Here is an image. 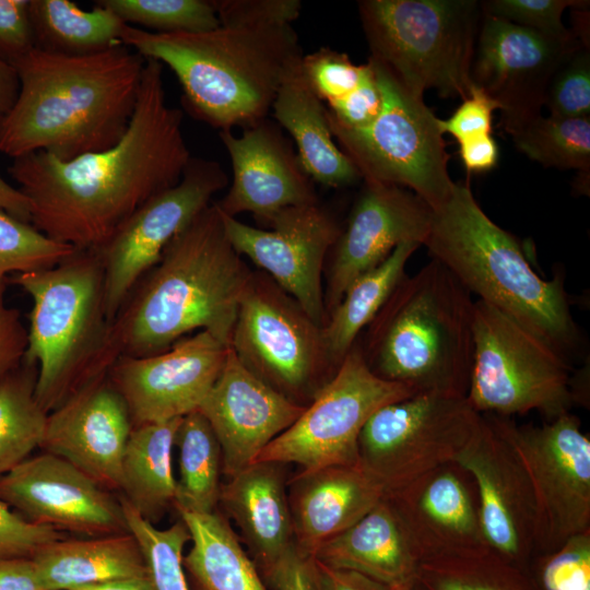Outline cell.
Listing matches in <instances>:
<instances>
[{
    "instance_id": "obj_1",
    "label": "cell",
    "mask_w": 590,
    "mask_h": 590,
    "mask_svg": "<svg viewBox=\"0 0 590 590\" xmlns=\"http://www.w3.org/2000/svg\"><path fill=\"white\" fill-rule=\"evenodd\" d=\"M163 67L145 59L130 125L111 148L70 161L45 152L12 158L8 173L39 232L76 249H98L139 206L180 180L192 156L182 110L166 98Z\"/></svg>"
},
{
    "instance_id": "obj_2",
    "label": "cell",
    "mask_w": 590,
    "mask_h": 590,
    "mask_svg": "<svg viewBox=\"0 0 590 590\" xmlns=\"http://www.w3.org/2000/svg\"><path fill=\"white\" fill-rule=\"evenodd\" d=\"M144 64L123 44L84 56L33 48L12 63L20 87L0 116V153L70 161L111 148L130 125Z\"/></svg>"
},
{
    "instance_id": "obj_3",
    "label": "cell",
    "mask_w": 590,
    "mask_h": 590,
    "mask_svg": "<svg viewBox=\"0 0 590 590\" xmlns=\"http://www.w3.org/2000/svg\"><path fill=\"white\" fill-rule=\"evenodd\" d=\"M252 272L212 202L169 241L123 300L111 322L119 356L161 353L196 330L229 346Z\"/></svg>"
},
{
    "instance_id": "obj_4",
    "label": "cell",
    "mask_w": 590,
    "mask_h": 590,
    "mask_svg": "<svg viewBox=\"0 0 590 590\" xmlns=\"http://www.w3.org/2000/svg\"><path fill=\"white\" fill-rule=\"evenodd\" d=\"M120 42L167 66L181 86L186 110L220 131L268 118L284 76L304 55L292 25L220 24L166 34L126 25Z\"/></svg>"
},
{
    "instance_id": "obj_5",
    "label": "cell",
    "mask_w": 590,
    "mask_h": 590,
    "mask_svg": "<svg viewBox=\"0 0 590 590\" xmlns=\"http://www.w3.org/2000/svg\"><path fill=\"white\" fill-rule=\"evenodd\" d=\"M470 292L438 260L404 274L357 340L378 377L420 392L467 396L473 364Z\"/></svg>"
},
{
    "instance_id": "obj_6",
    "label": "cell",
    "mask_w": 590,
    "mask_h": 590,
    "mask_svg": "<svg viewBox=\"0 0 590 590\" xmlns=\"http://www.w3.org/2000/svg\"><path fill=\"white\" fill-rule=\"evenodd\" d=\"M470 292L511 316L565 356L579 344L563 276L544 280L519 241L482 210L467 182H455L448 199L432 210L424 241Z\"/></svg>"
},
{
    "instance_id": "obj_7",
    "label": "cell",
    "mask_w": 590,
    "mask_h": 590,
    "mask_svg": "<svg viewBox=\"0 0 590 590\" xmlns=\"http://www.w3.org/2000/svg\"><path fill=\"white\" fill-rule=\"evenodd\" d=\"M32 298L24 361L37 368L35 396L51 412L107 374L119 357L97 250L75 249L59 263L12 279Z\"/></svg>"
},
{
    "instance_id": "obj_8",
    "label": "cell",
    "mask_w": 590,
    "mask_h": 590,
    "mask_svg": "<svg viewBox=\"0 0 590 590\" xmlns=\"http://www.w3.org/2000/svg\"><path fill=\"white\" fill-rule=\"evenodd\" d=\"M357 7L369 59L417 96L435 88L441 97L468 98L481 1L363 0Z\"/></svg>"
},
{
    "instance_id": "obj_9",
    "label": "cell",
    "mask_w": 590,
    "mask_h": 590,
    "mask_svg": "<svg viewBox=\"0 0 590 590\" xmlns=\"http://www.w3.org/2000/svg\"><path fill=\"white\" fill-rule=\"evenodd\" d=\"M473 364L467 398L479 413L536 411L548 421L577 402L566 356L500 309L473 305Z\"/></svg>"
},
{
    "instance_id": "obj_10",
    "label": "cell",
    "mask_w": 590,
    "mask_h": 590,
    "mask_svg": "<svg viewBox=\"0 0 590 590\" xmlns=\"http://www.w3.org/2000/svg\"><path fill=\"white\" fill-rule=\"evenodd\" d=\"M368 62L381 93L380 111L365 127L346 128L327 110L333 138L363 180L405 188L434 210L448 199L455 185L439 118L386 67L369 58Z\"/></svg>"
},
{
    "instance_id": "obj_11",
    "label": "cell",
    "mask_w": 590,
    "mask_h": 590,
    "mask_svg": "<svg viewBox=\"0 0 590 590\" xmlns=\"http://www.w3.org/2000/svg\"><path fill=\"white\" fill-rule=\"evenodd\" d=\"M229 347L255 376L302 406L338 370L322 327L262 271L252 272L246 287Z\"/></svg>"
},
{
    "instance_id": "obj_12",
    "label": "cell",
    "mask_w": 590,
    "mask_h": 590,
    "mask_svg": "<svg viewBox=\"0 0 590 590\" xmlns=\"http://www.w3.org/2000/svg\"><path fill=\"white\" fill-rule=\"evenodd\" d=\"M481 421L467 396L415 393L368 418L358 437V461L388 495L455 462Z\"/></svg>"
},
{
    "instance_id": "obj_13",
    "label": "cell",
    "mask_w": 590,
    "mask_h": 590,
    "mask_svg": "<svg viewBox=\"0 0 590 590\" xmlns=\"http://www.w3.org/2000/svg\"><path fill=\"white\" fill-rule=\"evenodd\" d=\"M415 393L406 385L376 376L356 342L300 416L256 461L295 463L303 471L357 463L358 437L368 418L381 406Z\"/></svg>"
},
{
    "instance_id": "obj_14",
    "label": "cell",
    "mask_w": 590,
    "mask_h": 590,
    "mask_svg": "<svg viewBox=\"0 0 590 590\" xmlns=\"http://www.w3.org/2000/svg\"><path fill=\"white\" fill-rule=\"evenodd\" d=\"M521 461L535 505V553L590 530V439L570 412L541 426L491 415ZM533 557V558H534Z\"/></svg>"
},
{
    "instance_id": "obj_15",
    "label": "cell",
    "mask_w": 590,
    "mask_h": 590,
    "mask_svg": "<svg viewBox=\"0 0 590 590\" xmlns=\"http://www.w3.org/2000/svg\"><path fill=\"white\" fill-rule=\"evenodd\" d=\"M228 184L222 166L191 157L180 180L139 206L97 250L105 280L107 316L113 322L137 282L158 261L169 241Z\"/></svg>"
},
{
    "instance_id": "obj_16",
    "label": "cell",
    "mask_w": 590,
    "mask_h": 590,
    "mask_svg": "<svg viewBox=\"0 0 590 590\" xmlns=\"http://www.w3.org/2000/svg\"><path fill=\"white\" fill-rule=\"evenodd\" d=\"M220 213L235 250L249 258L323 327L327 311L322 271L342 232L335 217L319 202L285 208L263 227Z\"/></svg>"
},
{
    "instance_id": "obj_17",
    "label": "cell",
    "mask_w": 590,
    "mask_h": 590,
    "mask_svg": "<svg viewBox=\"0 0 590 590\" xmlns=\"http://www.w3.org/2000/svg\"><path fill=\"white\" fill-rule=\"evenodd\" d=\"M581 45L576 36L554 37L483 13L471 83L498 104L499 126L510 134L541 115L552 75Z\"/></svg>"
},
{
    "instance_id": "obj_18",
    "label": "cell",
    "mask_w": 590,
    "mask_h": 590,
    "mask_svg": "<svg viewBox=\"0 0 590 590\" xmlns=\"http://www.w3.org/2000/svg\"><path fill=\"white\" fill-rule=\"evenodd\" d=\"M228 349L209 332L199 331L161 353L119 356L108 378L123 399L133 427L167 422L199 410Z\"/></svg>"
},
{
    "instance_id": "obj_19",
    "label": "cell",
    "mask_w": 590,
    "mask_h": 590,
    "mask_svg": "<svg viewBox=\"0 0 590 590\" xmlns=\"http://www.w3.org/2000/svg\"><path fill=\"white\" fill-rule=\"evenodd\" d=\"M475 485L487 545L530 570L535 553V505L528 474L492 416L457 456Z\"/></svg>"
},
{
    "instance_id": "obj_20",
    "label": "cell",
    "mask_w": 590,
    "mask_h": 590,
    "mask_svg": "<svg viewBox=\"0 0 590 590\" xmlns=\"http://www.w3.org/2000/svg\"><path fill=\"white\" fill-rule=\"evenodd\" d=\"M0 500L26 520L91 536L129 532L120 500L49 452L0 476Z\"/></svg>"
},
{
    "instance_id": "obj_21",
    "label": "cell",
    "mask_w": 590,
    "mask_h": 590,
    "mask_svg": "<svg viewBox=\"0 0 590 590\" xmlns=\"http://www.w3.org/2000/svg\"><path fill=\"white\" fill-rule=\"evenodd\" d=\"M363 181L346 227L331 249L323 290L327 317L357 278L402 243L424 245L429 232L432 209L420 197L400 186Z\"/></svg>"
},
{
    "instance_id": "obj_22",
    "label": "cell",
    "mask_w": 590,
    "mask_h": 590,
    "mask_svg": "<svg viewBox=\"0 0 590 590\" xmlns=\"http://www.w3.org/2000/svg\"><path fill=\"white\" fill-rule=\"evenodd\" d=\"M233 170L232 185L217 202L225 215L249 212L262 226L279 211L319 202L315 182L281 127L266 118L243 129L219 132Z\"/></svg>"
},
{
    "instance_id": "obj_23",
    "label": "cell",
    "mask_w": 590,
    "mask_h": 590,
    "mask_svg": "<svg viewBox=\"0 0 590 590\" xmlns=\"http://www.w3.org/2000/svg\"><path fill=\"white\" fill-rule=\"evenodd\" d=\"M132 428L127 405L107 373L81 386L48 413L40 447L105 489H119L122 456Z\"/></svg>"
},
{
    "instance_id": "obj_24",
    "label": "cell",
    "mask_w": 590,
    "mask_h": 590,
    "mask_svg": "<svg viewBox=\"0 0 590 590\" xmlns=\"http://www.w3.org/2000/svg\"><path fill=\"white\" fill-rule=\"evenodd\" d=\"M305 408L266 385L229 347L225 364L198 411L220 442L223 474L229 477L253 463Z\"/></svg>"
},
{
    "instance_id": "obj_25",
    "label": "cell",
    "mask_w": 590,
    "mask_h": 590,
    "mask_svg": "<svg viewBox=\"0 0 590 590\" xmlns=\"http://www.w3.org/2000/svg\"><path fill=\"white\" fill-rule=\"evenodd\" d=\"M421 558L488 546L470 474L458 463L440 465L386 495Z\"/></svg>"
},
{
    "instance_id": "obj_26",
    "label": "cell",
    "mask_w": 590,
    "mask_h": 590,
    "mask_svg": "<svg viewBox=\"0 0 590 590\" xmlns=\"http://www.w3.org/2000/svg\"><path fill=\"white\" fill-rule=\"evenodd\" d=\"M287 496L297 550L312 557L385 496L381 483L359 462L303 471L288 479Z\"/></svg>"
},
{
    "instance_id": "obj_27",
    "label": "cell",
    "mask_w": 590,
    "mask_h": 590,
    "mask_svg": "<svg viewBox=\"0 0 590 590\" xmlns=\"http://www.w3.org/2000/svg\"><path fill=\"white\" fill-rule=\"evenodd\" d=\"M286 467L256 461L221 484L217 509L234 522L259 571L296 546Z\"/></svg>"
},
{
    "instance_id": "obj_28",
    "label": "cell",
    "mask_w": 590,
    "mask_h": 590,
    "mask_svg": "<svg viewBox=\"0 0 590 590\" xmlns=\"http://www.w3.org/2000/svg\"><path fill=\"white\" fill-rule=\"evenodd\" d=\"M397 590L416 585L421 558L391 502L385 496L353 526L326 541L312 556Z\"/></svg>"
},
{
    "instance_id": "obj_29",
    "label": "cell",
    "mask_w": 590,
    "mask_h": 590,
    "mask_svg": "<svg viewBox=\"0 0 590 590\" xmlns=\"http://www.w3.org/2000/svg\"><path fill=\"white\" fill-rule=\"evenodd\" d=\"M271 110L276 123L294 140L298 158L314 182L338 189L362 179L333 138L327 108L310 87L302 58L284 76Z\"/></svg>"
},
{
    "instance_id": "obj_30",
    "label": "cell",
    "mask_w": 590,
    "mask_h": 590,
    "mask_svg": "<svg viewBox=\"0 0 590 590\" xmlns=\"http://www.w3.org/2000/svg\"><path fill=\"white\" fill-rule=\"evenodd\" d=\"M44 590H72L121 578H145L146 565L130 533L57 540L32 557Z\"/></svg>"
},
{
    "instance_id": "obj_31",
    "label": "cell",
    "mask_w": 590,
    "mask_h": 590,
    "mask_svg": "<svg viewBox=\"0 0 590 590\" xmlns=\"http://www.w3.org/2000/svg\"><path fill=\"white\" fill-rule=\"evenodd\" d=\"M191 546L182 557L189 590H268L228 519L211 514L178 510Z\"/></svg>"
},
{
    "instance_id": "obj_32",
    "label": "cell",
    "mask_w": 590,
    "mask_h": 590,
    "mask_svg": "<svg viewBox=\"0 0 590 590\" xmlns=\"http://www.w3.org/2000/svg\"><path fill=\"white\" fill-rule=\"evenodd\" d=\"M181 418L133 427L123 451L119 491L153 524L175 504L172 452Z\"/></svg>"
},
{
    "instance_id": "obj_33",
    "label": "cell",
    "mask_w": 590,
    "mask_h": 590,
    "mask_svg": "<svg viewBox=\"0 0 590 590\" xmlns=\"http://www.w3.org/2000/svg\"><path fill=\"white\" fill-rule=\"evenodd\" d=\"M35 48L59 55L84 56L121 44L126 27L115 13L95 2L83 10L69 0H30Z\"/></svg>"
},
{
    "instance_id": "obj_34",
    "label": "cell",
    "mask_w": 590,
    "mask_h": 590,
    "mask_svg": "<svg viewBox=\"0 0 590 590\" xmlns=\"http://www.w3.org/2000/svg\"><path fill=\"white\" fill-rule=\"evenodd\" d=\"M420 246L413 241L398 245L379 266L357 278L328 315L322 334L328 355L337 367L405 274V264Z\"/></svg>"
},
{
    "instance_id": "obj_35",
    "label": "cell",
    "mask_w": 590,
    "mask_h": 590,
    "mask_svg": "<svg viewBox=\"0 0 590 590\" xmlns=\"http://www.w3.org/2000/svg\"><path fill=\"white\" fill-rule=\"evenodd\" d=\"M179 479L174 508L211 514L219 508L223 460L220 442L206 421L194 411L180 421L175 436Z\"/></svg>"
},
{
    "instance_id": "obj_36",
    "label": "cell",
    "mask_w": 590,
    "mask_h": 590,
    "mask_svg": "<svg viewBox=\"0 0 590 590\" xmlns=\"http://www.w3.org/2000/svg\"><path fill=\"white\" fill-rule=\"evenodd\" d=\"M416 583L422 590H540L530 570L489 546L422 560Z\"/></svg>"
},
{
    "instance_id": "obj_37",
    "label": "cell",
    "mask_w": 590,
    "mask_h": 590,
    "mask_svg": "<svg viewBox=\"0 0 590 590\" xmlns=\"http://www.w3.org/2000/svg\"><path fill=\"white\" fill-rule=\"evenodd\" d=\"M36 366L23 361L0 382V476L43 444L48 413L36 399Z\"/></svg>"
},
{
    "instance_id": "obj_38",
    "label": "cell",
    "mask_w": 590,
    "mask_h": 590,
    "mask_svg": "<svg viewBox=\"0 0 590 590\" xmlns=\"http://www.w3.org/2000/svg\"><path fill=\"white\" fill-rule=\"evenodd\" d=\"M516 148L545 167L590 170V117H542L510 133Z\"/></svg>"
},
{
    "instance_id": "obj_39",
    "label": "cell",
    "mask_w": 590,
    "mask_h": 590,
    "mask_svg": "<svg viewBox=\"0 0 590 590\" xmlns=\"http://www.w3.org/2000/svg\"><path fill=\"white\" fill-rule=\"evenodd\" d=\"M129 532L138 541L146 565L151 590H189L182 566L185 545L191 540L179 518L166 529H157L127 500L119 498Z\"/></svg>"
},
{
    "instance_id": "obj_40",
    "label": "cell",
    "mask_w": 590,
    "mask_h": 590,
    "mask_svg": "<svg viewBox=\"0 0 590 590\" xmlns=\"http://www.w3.org/2000/svg\"><path fill=\"white\" fill-rule=\"evenodd\" d=\"M130 26L153 33H196L220 26L208 0H97ZM143 28V30H144Z\"/></svg>"
},
{
    "instance_id": "obj_41",
    "label": "cell",
    "mask_w": 590,
    "mask_h": 590,
    "mask_svg": "<svg viewBox=\"0 0 590 590\" xmlns=\"http://www.w3.org/2000/svg\"><path fill=\"white\" fill-rule=\"evenodd\" d=\"M75 249L0 209V276L52 267Z\"/></svg>"
},
{
    "instance_id": "obj_42",
    "label": "cell",
    "mask_w": 590,
    "mask_h": 590,
    "mask_svg": "<svg viewBox=\"0 0 590 590\" xmlns=\"http://www.w3.org/2000/svg\"><path fill=\"white\" fill-rule=\"evenodd\" d=\"M534 558L531 575L540 590H590V530Z\"/></svg>"
},
{
    "instance_id": "obj_43",
    "label": "cell",
    "mask_w": 590,
    "mask_h": 590,
    "mask_svg": "<svg viewBox=\"0 0 590 590\" xmlns=\"http://www.w3.org/2000/svg\"><path fill=\"white\" fill-rule=\"evenodd\" d=\"M550 116L590 117V52L577 48L552 75L544 96Z\"/></svg>"
},
{
    "instance_id": "obj_44",
    "label": "cell",
    "mask_w": 590,
    "mask_h": 590,
    "mask_svg": "<svg viewBox=\"0 0 590 590\" xmlns=\"http://www.w3.org/2000/svg\"><path fill=\"white\" fill-rule=\"evenodd\" d=\"M588 5L589 1L579 0L481 1L484 14L559 38L576 36L573 31L563 24V12L567 8L586 9Z\"/></svg>"
},
{
    "instance_id": "obj_45",
    "label": "cell",
    "mask_w": 590,
    "mask_h": 590,
    "mask_svg": "<svg viewBox=\"0 0 590 590\" xmlns=\"http://www.w3.org/2000/svg\"><path fill=\"white\" fill-rule=\"evenodd\" d=\"M365 68L366 63L355 64L346 54L329 47H320L302 57V69L310 87L327 105L352 92L362 80Z\"/></svg>"
},
{
    "instance_id": "obj_46",
    "label": "cell",
    "mask_w": 590,
    "mask_h": 590,
    "mask_svg": "<svg viewBox=\"0 0 590 590\" xmlns=\"http://www.w3.org/2000/svg\"><path fill=\"white\" fill-rule=\"evenodd\" d=\"M220 24L246 26L292 25L300 14L298 0H214Z\"/></svg>"
},
{
    "instance_id": "obj_47",
    "label": "cell",
    "mask_w": 590,
    "mask_h": 590,
    "mask_svg": "<svg viewBox=\"0 0 590 590\" xmlns=\"http://www.w3.org/2000/svg\"><path fill=\"white\" fill-rule=\"evenodd\" d=\"M60 539L62 535L54 527L31 522L0 500V559L32 557Z\"/></svg>"
},
{
    "instance_id": "obj_48",
    "label": "cell",
    "mask_w": 590,
    "mask_h": 590,
    "mask_svg": "<svg viewBox=\"0 0 590 590\" xmlns=\"http://www.w3.org/2000/svg\"><path fill=\"white\" fill-rule=\"evenodd\" d=\"M381 103L375 71L367 61L358 85L347 95L326 107L330 117L338 123L346 128H362L378 116Z\"/></svg>"
},
{
    "instance_id": "obj_49",
    "label": "cell",
    "mask_w": 590,
    "mask_h": 590,
    "mask_svg": "<svg viewBox=\"0 0 590 590\" xmlns=\"http://www.w3.org/2000/svg\"><path fill=\"white\" fill-rule=\"evenodd\" d=\"M498 104L482 88L471 85L468 98L448 119H439L442 134H451L457 141L480 134H491L494 110Z\"/></svg>"
},
{
    "instance_id": "obj_50",
    "label": "cell",
    "mask_w": 590,
    "mask_h": 590,
    "mask_svg": "<svg viewBox=\"0 0 590 590\" xmlns=\"http://www.w3.org/2000/svg\"><path fill=\"white\" fill-rule=\"evenodd\" d=\"M33 48L30 0H0V58L12 64Z\"/></svg>"
},
{
    "instance_id": "obj_51",
    "label": "cell",
    "mask_w": 590,
    "mask_h": 590,
    "mask_svg": "<svg viewBox=\"0 0 590 590\" xmlns=\"http://www.w3.org/2000/svg\"><path fill=\"white\" fill-rule=\"evenodd\" d=\"M7 276H0V382L24 361L27 330L20 314L5 303Z\"/></svg>"
},
{
    "instance_id": "obj_52",
    "label": "cell",
    "mask_w": 590,
    "mask_h": 590,
    "mask_svg": "<svg viewBox=\"0 0 590 590\" xmlns=\"http://www.w3.org/2000/svg\"><path fill=\"white\" fill-rule=\"evenodd\" d=\"M259 573L272 590H316L310 557L303 555L296 546Z\"/></svg>"
},
{
    "instance_id": "obj_53",
    "label": "cell",
    "mask_w": 590,
    "mask_h": 590,
    "mask_svg": "<svg viewBox=\"0 0 590 590\" xmlns=\"http://www.w3.org/2000/svg\"><path fill=\"white\" fill-rule=\"evenodd\" d=\"M316 590H397L363 574L329 567L310 557Z\"/></svg>"
},
{
    "instance_id": "obj_54",
    "label": "cell",
    "mask_w": 590,
    "mask_h": 590,
    "mask_svg": "<svg viewBox=\"0 0 590 590\" xmlns=\"http://www.w3.org/2000/svg\"><path fill=\"white\" fill-rule=\"evenodd\" d=\"M459 154L469 174H482L496 167L499 149L492 134H480L459 141Z\"/></svg>"
},
{
    "instance_id": "obj_55",
    "label": "cell",
    "mask_w": 590,
    "mask_h": 590,
    "mask_svg": "<svg viewBox=\"0 0 590 590\" xmlns=\"http://www.w3.org/2000/svg\"><path fill=\"white\" fill-rule=\"evenodd\" d=\"M0 590H44L31 557L0 559Z\"/></svg>"
},
{
    "instance_id": "obj_56",
    "label": "cell",
    "mask_w": 590,
    "mask_h": 590,
    "mask_svg": "<svg viewBox=\"0 0 590 590\" xmlns=\"http://www.w3.org/2000/svg\"><path fill=\"white\" fill-rule=\"evenodd\" d=\"M0 209L12 216L31 223L30 203L25 196L0 176Z\"/></svg>"
},
{
    "instance_id": "obj_57",
    "label": "cell",
    "mask_w": 590,
    "mask_h": 590,
    "mask_svg": "<svg viewBox=\"0 0 590 590\" xmlns=\"http://www.w3.org/2000/svg\"><path fill=\"white\" fill-rule=\"evenodd\" d=\"M19 87L15 68L0 58V116L8 113L13 106Z\"/></svg>"
},
{
    "instance_id": "obj_58",
    "label": "cell",
    "mask_w": 590,
    "mask_h": 590,
    "mask_svg": "<svg viewBox=\"0 0 590 590\" xmlns=\"http://www.w3.org/2000/svg\"><path fill=\"white\" fill-rule=\"evenodd\" d=\"M72 590H151L148 578H121L83 586Z\"/></svg>"
},
{
    "instance_id": "obj_59",
    "label": "cell",
    "mask_w": 590,
    "mask_h": 590,
    "mask_svg": "<svg viewBox=\"0 0 590 590\" xmlns=\"http://www.w3.org/2000/svg\"><path fill=\"white\" fill-rule=\"evenodd\" d=\"M410 590H422V589H421V588L417 586V583H416V585H415L413 588H411Z\"/></svg>"
}]
</instances>
